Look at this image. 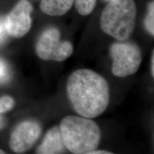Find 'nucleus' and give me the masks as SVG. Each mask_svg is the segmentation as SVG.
<instances>
[{
  "label": "nucleus",
  "mask_w": 154,
  "mask_h": 154,
  "mask_svg": "<svg viewBox=\"0 0 154 154\" xmlns=\"http://www.w3.org/2000/svg\"><path fill=\"white\" fill-rule=\"evenodd\" d=\"M67 94L73 109L81 116L93 119L107 109L109 86L103 76L90 69H79L69 76Z\"/></svg>",
  "instance_id": "1"
},
{
  "label": "nucleus",
  "mask_w": 154,
  "mask_h": 154,
  "mask_svg": "<svg viewBox=\"0 0 154 154\" xmlns=\"http://www.w3.org/2000/svg\"><path fill=\"white\" fill-rule=\"evenodd\" d=\"M59 128L66 149L75 154H88L97 149L101 140L99 126L88 118L68 116Z\"/></svg>",
  "instance_id": "2"
},
{
  "label": "nucleus",
  "mask_w": 154,
  "mask_h": 154,
  "mask_svg": "<svg viewBox=\"0 0 154 154\" xmlns=\"http://www.w3.org/2000/svg\"><path fill=\"white\" fill-rule=\"evenodd\" d=\"M136 7L134 0H110L101 13V29L120 42L130 37L134 30Z\"/></svg>",
  "instance_id": "3"
},
{
  "label": "nucleus",
  "mask_w": 154,
  "mask_h": 154,
  "mask_svg": "<svg viewBox=\"0 0 154 154\" xmlns=\"http://www.w3.org/2000/svg\"><path fill=\"white\" fill-rule=\"evenodd\" d=\"M112 59L113 74L118 77H126L136 73L142 61L141 51L136 44L129 42H118L110 48Z\"/></svg>",
  "instance_id": "4"
},
{
  "label": "nucleus",
  "mask_w": 154,
  "mask_h": 154,
  "mask_svg": "<svg viewBox=\"0 0 154 154\" xmlns=\"http://www.w3.org/2000/svg\"><path fill=\"white\" fill-rule=\"evenodd\" d=\"M36 54L46 61H63L73 53V46L70 42L62 41L59 29L49 27L44 31L36 45Z\"/></svg>",
  "instance_id": "5"
},
{
  "label": "nucleus",
  "mask_w": 154,
  "mask_h": 154,
  "mask_svg": "<svg viewBox=\"0 0 154 154\" xmlns=\"http://www.w3.org/2000/svg\"><path fill=\"white\" fill-rule=\"evenodd\" d=\"M32 10L33 7L28 0H20L4 18L7 34L16 38L27 34L32 26Z\"/></svg>",
  "instance_id": "6"
},
{
  "label": "nucleus",
  "mask_w": 154,
  "mask_h": 154,
  "mask_svg": "<svg viewBox=\"0 0 154 154\" xmlns=\"http://www.w3.org/2000/svg\"><path fill=\"white\" fill-rule=\"evenodd\" d=\"M42 131L41 125L37 121L29 120L19 124L11 133L9 140L11 151L17 153L28 151L39 138Z\"/></svg>",
  "instance_id": "7"
},
{
  "label": "nucleus",
  "mask_w": 154,
  "mask_h": 154,
  "mask_svg": "<svg viewBox=\"0 0 154 154\" xmlns=\"http://www.w3.org/2000/svg\"><path fill=\"white\" fill-rule=\"evenodd\" d=\"M66 148L59 126H54L48 131L42 142L36 149L38 154L63 153Z\"/></svg>",
  "instance_id": "8"
},
{
  "label": "nucleus",
  "mask_w": 154,
  "mask_h": 154,
  "mask_svg": "<svg viewBox=\"0 0 154 154\" xmlns=\"http://www.w3.org/2000/svg\"><path fill=\"white\" fill-rule=\"evenodd\" d=\"M74 0H42L40 9L44 14L59 17L72 8Z\"/></svg>",
  "instance_id": "9"
},
{
  "label": "nucleus",
  "mask_w": 154,
  "mask_h": 154,
  "mask_svg": "<svg viewBox=\"0 0 154 154\" xmlns=\"http://www.w3.org/2000/svg\"><path fill=\"white\" fill-rule=\"evenodd\" d=\"M76 10L81 15L90 14L95 8L96 0H74Z\"/></svg>",
  "instance_id": "10"
},
{
  "label": "nucleus",
  "mask_w": 154,
  "mask_h": 154,
  "mask_svg": "<svg viewBox=\"0 0 154 154\" xmlns=\"http://www.w3.org/2000/svg\"><path fill=\"white\" fill-rule=\"evenodd\" d=\"M154 3L151 2L148 6V12L145 19V27L151 35H154Z\"/></svg>",
  "instance_id": "11"
},
{
  "label": "nucleus",
  "mask_w": 154,
  "mask_h": 154,
  "mask_svg": "<svg viewBox=\"0 0 154 154\" xmlns=\"http://www.w3.org/2000/svg\"><path fill=\"white\" fill-rule=\"evenodd\" d=\"M14 104V99L11 96H4L0 97V114L11 110Z\"/></svg>",
  "instance_id": "12"
},
{
  "label": "nucleus",
  "mask_w": 154,
  "mask_h": 154,
  "mask_svg": "<svg viewBox=\"0 0 154 154\" xmlns=\"http://www.w3.org/2000/svg\"><path fill=\"white\" fill-rule=\"evenodd\" d=\"M11 77V72L7 63L0 59V84L8 82Z\"/></svg>",
  "instance_id": "13"
},
{
  "label": "nucleus",
  "mask_w": 154,
  "mask_h": 154,
  "mask_svg": "<svg viewBox=\"0 0 154 154\" xmlns=\"http://www.w3.org/2000/svg\"><path fill=\"white\" fill-rule=\"evenodd\" d=\"M7 32L5 24V19L0 18V44L3 43L7 35Z\"/></svg>",
  "instance_id": "14"
},
{
  "label": "nucleus",
  "mask_w": 154,
  "mask_h": 154,
  "mask_svg": "<svg viewBox=\"0 0 154 154\" xmlns=\"http://www.w3.org/2000/svg\"><path fill=\"white\" fill-rule=\"evenodd\" d=\"M7 125V120L2 115L0 114V131L3 129Z\"/></svg>",
  "instance_id": "15"
},
{
  "label": "nucleus",
  "mask_w": 154,
  "mask_h": 154,
  "mask_svg": "<svg viewBox=\"0 0 154 154\" xmlns=\"http://www.w3.org/2000/svg\"><path fill=\"white\" fill-rule=\"evenodd\" d=\"M112 153L110 151H103V150H94V151H92L90 152L88 154H111Z\"/></svg>",
  "instance_id": "16"
},
{
  "label": "nucleus",
  "mask_w": 154,
  "mask_h": 154,
  "mask_svg": "<svg viewBox=\"0 0 154 154\" xmlns=\"http://www.w3.org/2000/svg\"><path fill=\"white\" fill-rule=\"evenodd\" d=\"M151 72L152 76H154V51H152L151 59Z\"/></svg>",
  "instance_id": "17"
},
{
  "label": "nucleus",
  "mask_w": 154,
  "mask_h": 154,
  "mask_svg": "<svg viewBox=\"0 0 154 154\" xmlns=\"http://www.w3.org/2000/svg\"><path fill=\"white\" fill-rule=\"evenodd\" d=\"M2 153H5V152L3 151V150H2V149H0V154H2Z\"/></svg>",
  "instance_id": "18"
},
{
  "label": "nucleus",
  "mask_w": 154,
  "mask_h": 154,
  "mask_svg": "<svg viewBox=\"0 0 154 154\" xmlns=\"http://www.w3.org/2000/svg\"><path fill=\"white\" fill-rule=\"evenodd\" d=\"M103 1H105V2H109V1H110V0H103Z\"/></svg>",
  "instance_id": "19"
}]
</instances>
